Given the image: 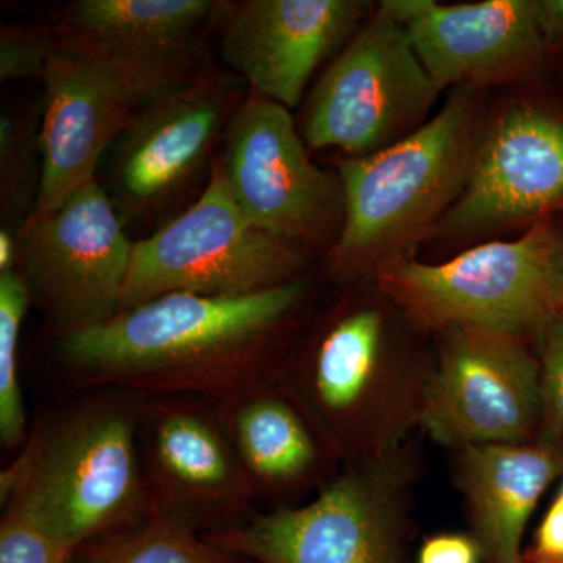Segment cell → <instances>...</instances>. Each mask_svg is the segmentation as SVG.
Returning a JSON list of instances; mask_svg holds the SVG:
<instances>
[{
  "label": "cell",
  "mask_w": 563,
  "mask_h": 563,
  "mask_svg": "<svg viewBox=\"0 0 563 563\" xmlns=\"http://www.w3.org/2000/svg\"><path fill=\"white\" fill-rule=\"evenodd\" d=\"M303 296L299 279L235 298L168 292L60 336V355L80 387L220 401L277 376L269 350Z\"/></svg>",
  "instance_id": "cell-1"
},
{
  "label": "cell",
  "mask_w": 563,
  "mask_h": 563,
  "mask_svg": "<svg viewBox=\"0 0 563 563\" xmlns=\"http://www.w3.org/2000/svg\"><path fill=\"white\" fill-rule=\"evenodd\" d=\"M140 396L103 390L31 433L0 473L3 510L74 551L154 517L139 448Z\"/></svg>",
  "instance_id": "cell-2"
},
{
  "label": "cell",
  "mask_w": 563,
  "mask_h": 563,
  "mask_svg": "<svg viewBox=\"0 0 563 563\" xmlns=\"http://www.w3.org/2000/svg\"><path fill=\"white\" fill-rule=\"evenodd\" d=\"M476 129L473 92L459 88L417 132L339 163L343 224L332 250L333 276L361 279L409 258L461 198L479 141Z\"/></svg>",
  "instance_id": "cell-3"
},
{
  "label": "cell",
  "mask_w": 563,
  "mask_h": 563,
  "mask_svg": "<svg viewBox=\"0 0 563 563\" xmlns=\"http://www.w3.org/2000/svg\"><path fill=\"white\" fill-rule=\"evenodd\" d=\"M432 369L433 361L396 346L383 307L363 303L333 318L301 361L276 377L350 465L406 444L421 426Z\"/></svg>",
  "instance_id": "cell-4"
},
{
  "label": "cell",
  "mask_w": 563,
  "mask_h": 563,
  "mask_svg": "<svg viewBox=\"0 0 563 563\" xmlns=\"http://www.w3.org/2000/svg\"><path fill=\"white\" fill-rule=\"evenodd\" d=\"M188 66L124 57L60 29L41 77L43 173L27 221L46 217L95 181L107 150L143 107L188 81Z\"/></svg>",
  "instance_id": "cell-5"
},
{
  "label": "cell",
  "mask_w": 563,
  "mask_h": 563,
  "mask_svg": "<svg viewBox=\"0 0 563 563\" xmlns=\"http://www.w3.org/2000/svg\"><path fill=\"white\" fill-rule=\"evenodd\" d=\"M404 446L344 465L303 506L255 510L203 540L258 563H399L413 472Z\"/></svg>",
  "instance_id": "cell-6"
},
{
  "label": "cell",
  "mask_w": 563,
  "mask_h": 563,
  "mask_svg": "<svg viewBox=\"0 0 563 563\" xmlns=\"http://www.w3.org/2000/svg\"><path fill=\"white\" fill-rule=\"evenodd\" d=\"M562 244L554 225L540 220L520 239L481 244L450 262L388 263L377 284L418 328L525 336L554 320L553 268Z\"/></svg>",
  "instance_id": "cell-7"
},
{
  "label": "cell",
  "mask_w": 563,
  "mask_h": 563,
  "mask_svg": "<svg viewBox=\"0 0 563 563\" xmlns=\"http://www.w3.org/2000/svg\"><path fill=\"white\" fill-rule=\"evenodd\" d=\"M301 255L247 220L221 169L190 209L133 243L120 312L168 292L235 298L298 280Z\"/></svg>",
  "instance_id": "cell-8"
},
{
  "label": "cell",
  "mask_w": 563,
  "mask_h": 563,
  "mask_svg": "<svg viewBox=\"0 0 563 563\" xmlns=\"http://www.w3.org/2000/svg\"><path fill=\"white\" fill-rule=\"evenodd\" d=\"M440 92L407 29L379 7L314 88L302 139L312 150L374 154L431 120Z\"/></svg>",
  "instance_id": "cell-9"
},
{
  "label": "cell",
  "mask_w": 563,
  "mask_h": 563,
  "mask_svg": "<svg viewBox=\"0 0 563 563\" xmlns=\"http://www.w3.org/2000/svg\"><path fill=\"white\" fill-rule=\"evenodd\" d=\"M542 421V366L523 336L484 328L440 332L421 426L457 451L529 443Z\"/></svg>",
  "instance_id": "cell-10"
},
{
  "label": "cell",
  "mask_w": 563,
  "mask_h": 563,
  "mask_svg": "<svg viewBox=\"0 0 563 563\" xmlns=\"http://www.w3.org/2000/svg\"><path fill=\"white\" fill-rule=\"evenodd\" d=\"M139 448L154 517L207 536L255 512L231 440L206 399L140 396Z\"/></svg>",
  "instance_id": "cell-11"
},
{
  "label": "cell",
  "mask_w": 563,
  "mask_h": 563,
  "mask_svg": "<svg viewBox=\"0 0 563 563\" xmlns=\"http://www.w3.org/2000/svg\"><path fill=\"white\" fill-rule=\"evenodd\" d=\"M25 280L60 336L120 312L133 243L109 195L85 185L57 210L18 233Z\"/></svg>",
  "instance_id": "cell-12"
},
{
  "label": "cell",
  "mask_w": 563,
  "mask_h": 563,
  "mask_svg": "<svg viewBox=\"0 0 563 563\" xmlns=\"http://www.w3.org/2000/svg\"><path fill=\"white\" fill-rule=\"evenodd\" d=\"M220 169L247 220L282 242L325 239L343 220L340 180L310 161L290 111L262 96L233 117Z\"/></svg>",
  "instance_id": "cell-13"
},
{
  "label": "cell",
  "mask_w": 563,
  "mask_h": 563,
  "mask_svg": "<svg viewBox=\"0 0 563 563\" xmlns=\"http://www.w3.org/2000/svg\"><path fill=\"white\" fill-rule=\"evenodd\" d=\"M563 201V122L510 109L479 136L461 198L443 220L451 232L503 228Z\"/></svg>",
  "instance_id": "cell-14"
},
{
  "label": "cell",
  "mask_w": 563,
  "mask_h": 563,
  "mask_svg": "<svg viewBox=\"0 0 563 563\" xmlns=\"http://www.w3.org/2000/svg\"><path fill=\"white\" fill-rule=\"evenodd\" d=\"M366 9L357 0H247L233 10L222 55L255 95L290 110Z\"/></svg>",
  "instance_id": "cell-15"
},
{
  "label": "cell",
  "mask_w": 563,
  "mask_h": 563,
  "mask_svg": "<svg viewBox=\"0 0 563 563\" xmlns=\"http://www.w3.org/2000/svg\"><path fill=\"white\" fill-rule=\"evenodd\" d=\"M406 29L440 91L520 79L539 65L547 44L537 20V0L466 5L424 0Z\"/></svg>",
  "instance_id": "cell-16"
},
{
  "label": "cell",
  "mask_w": 563,
  "mask_h": 563,
  "mask_svg": "<svg viewBox=\"0 0 563 563\" xmlns=\"http://www.w3.org/2000/svg\"><path fill=\"white\" fill-rule=\"evenodd\" d=\"M213 79H191L157 96L114 143V188L129 210L155 209L201 168L228 117Z\"/></svg>",
  "instance_id": "cell-17"
},
{
  "label": "cell",
  "mask_w": 563,
  "mask_h": 563,
  "mask_svg": "<svg viewBox=\"0 0 563 563\" xmlns=\"http://www.w3.org/2000/svg\"><path fill=\"white\" fill-rule=\"evenodd\" d=\"M211 404L254 499L284 501L335 477L339 459L277 377Z\"/></svg>",
  "instance_id": "cell-18"
},
{
  "label": "cell",
  "mask_w": 563,
  "mask_h": 563,
  "mask_svg": "<svg viewBox=\"0 0 563 563\" xmlns=\"http://www.w3.org/2000/svg\"><path fill=\"white\" fill-rule=\"evenodd\" d=\"M457 484L492 563H520L529 518L563 468L559 444H477L455 451Z\"/></svg>",
  "instance_id": "cell-19"
},
{
  "label": "cell",
  "mask_w": 563,
  "mask_h": 563,
  "mask_svg": "<svg viewBox=\"0 0 563 563\" xmlns=\"http://www.w3.org/2000/svg\"><path fill=\"white\" fill-rule=\"evenodd\" d=\"M221 3L211 0H79L60 29L139 60L190 65L195 33Z\"/></svg>",
  "instance_id": "cell-20"
},
{
  "label": "cell",
  "mask_w": 563,
  "mask_h": 563,
  "mask_svg": "<svg viewBox=\"0 0 563 563\" xmlns=\"http://www.w3.org/2000/svg\"><path fill=\"white\" fill-rule=\"evenodd\" d=\"M87 547H91L90 563H232L233 559L199 533L158 517Z\"/></svg>",
  "instance_id": "cell-21"
},
{
  "label": "cell",
  "mask_w": 563,
  "mask_h": 563,
  "mask_svg": "<svg viewBox=\"0 0 563 563\" xmlns=\"http://www.w3.org/2000/svg\"><path fill=\"white\" fill-rule=\"evenodd\" d=\"M31 301L24 274H0V440L5 450L21 446L27 432L18 366L22 322Z\"/></svg>",
  "instance_id": "cell-22"
},
{
  "label": "cell",
  "mask_w": 563,
  "mask_h": 563,
  "mask_svg": "<svg viewBox=\"0 0 563 563\" xmlns=\"http://www.w3.org/2000/svg\"><path fill=\"white\" fill-rule=\"evenodd\" d=\"M41 117L36 113L3 114L0 121V198L3 218H31L38 199L43 154ZM20 228V229H21Z\"/></svg>",
  "instance_id": "cell-23"
},
{
  "label": "cell",
  "mask_w": 563,
  "mask_h": 563,
  "mask_svg": "<svg viewBox=\"0 0 563 563\" xmlns=\"http://www.w3.org/2000/svg\"><path fill=\"white\" fill-rule=\"evenodd\" d=\"M76 551L24 515L3 510L0 563H70Z\"/></svg>",
  "instance_id": "cell-24"
},
{
  "label": "cell",
  "mask_w": 563,
  "mask_h": 563,
  "mask_svg": "<svg viewBox=\"0 0 563 563\" xmlns=\"http://www.w3.org/2000/svg\"><path fill=\"white\" fill-rule=\"evenodd\" d=\"M55 36L40 24H11L0 33V80L43 77Z\"/></svg>",
  "instance_id": "cell-25"
},
{
  "label": "cell",
  "mask_w": 563,
  "mask_h": 563,
  "mask_svg": "<svg viewBox=\"0 0 563 563\" xmlns=\"http://www.w3.org/2000/svg\"><path fill=\"white\" fill-rule=\"evenodd\" d=\"M542 421L540 442L559 444L563 440V320L544 328L542 361Z\"/></svg>",
  "instance_id": "cell-26"
},
{
  "label": "cell",
  "mask_w": 563,
  "mask_h": 563,
  "mask_svg": "<svg viewBox=\"0 0 563 563\" xmlns=\"http://www.w3.org/2000/svg\"><path fill=\"white\" fill-rule=\"evenodd\" d=\"M479 544L459 533L432 537L422 544L420 563H476Z\"/></svg>",
  "instance_id": "cell-27"
},
{
  "label": "cell",
  "mask_w": 563,
  "mask_h": 563,
  "mask_svg": "<svg viewBox=\"0 0 563 563\" xmlns=\"http://www.w3.org/2000/svg\"><path fill=\"white\" fill-rule=\"evenodd\" d=\"M537 554L547 562L563 561V501L559 496L537 532Z\"/></svg>",
  "instance_id": "cell-28"
},
{
  "label": "cell",
  "mask_w": 563,
  "mask_h": 563,
  "mask_svg": "<svg viewBox=\"0 0 563 563\" xmlns=\"http://www.w3.org/2000/svg\"><path fill=\"white\" fill-rule=\"evenodd\" d=\"M537 20L544 41L563 38V0H537Z\"/></svg>",
  "instance_id": "cell-29"
},
{
  "label": "cell",
  "mask_w": 563,
  "mask_h": 563,
  "mask_svg": "<svg viewBox=\"0 0 563 563\" xmlns=\"http://www.w3.org/2000/svg\"><path fill=\"white\" fill-rule=\"evenodd\" d=\"M18 257H20V240L13 236L9 229L0 231V274L16 272Z\"/></svg>",
  "instance_id": "cell-30"
},
{
  "label": "cell",
  "mask_w": 563,
  "mask_h": 563,
  "mask_svg": "<svg viewBox=\"0 0 563 563\" xmlns=\"http://www.w3.org/2000/svg\"><path fill=\"white\" fill-rule=\"evenodd\" d=\"M553 299L555 310L563 314V244L558 252L553 268Z\"/></svg>",
  "instance_id": "cell-31"
},
{
  "label": "cell",
  "mask_w": 563,
  "mask_h": 563,
  "mask_svg": "<svg viewBox=\"0 0 563 563\" xmlns=\"http://www.w3.org/2000/svg\"><path fill=\"white\" fill-rule=\"evenodd\" d=\"M559 498H561V499H562V501H563V487H562L561 493H559Z\"/></svg>",
  "instance_id": "cell-32"
},
{
  "label": "cell",
  "mask_w": 563,
  "mask_h": 563,
  "mask_svg": "<svg viewBox=\"0 0 563 563\" xmlns=\"http://www.w3.org/2000/svg\"><path fill=\"white\" fill-rule=\"evenodd\" d=\"M547 563H563V561H561V562H547Z\"/></svg>",
  "instance_id": "cell-33"
}]
</instances>
